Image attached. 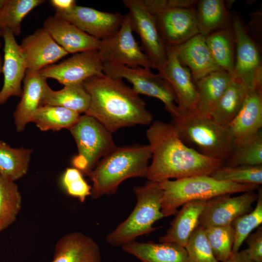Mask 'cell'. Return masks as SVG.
I'll return each instance as SVG.
<instances>
[{
  "label": "cell",
  "mask_w": 262,
  "mask_h": 262,
  "mask_svg": "<svg viewBox=\"0 0 262 262\" xmlns=\"http://www.w3.org/2000/svg\"><path fill=\"white\" fill-rule=\"evenodd\" d=\"M152 152L146 178L161 182L174 179L210 175L223 165L188 147L171 123L156 120L147 131Z\"/></svg>",
  "instance_id": "1"
},
{
  "label": "cell",
  "mask_w": 262,
  "mask_h": 262,
  "mask_svg": "<svg viewBox=\"0 0 262 262\" xmlns=\"http://www.w3.org/2000/svg\"><path fill=\"white\" fill-rule=\"evenodd\" d=\"M82 84L90 97L84 114L96 119L111 132L153 122V115L145 102L122 80L102 73L88 78Z\"/></svg>",
  "instance_id": "2"
},
{
  "label": "cell",
  "mask_w": 262,
  "mask_h": 262,
  "mask_svg": "<svg viewBox=\"0 0 262 262\" xmlns=\"http://www.w3.org/2000/svg\"><path fill=\"white\" fill-rule=\"evenodd\" d=\"M151 158L149 145L116 146L99 161L89 175L92 182L91 198L115 194L127 179L146 178Z\"/></svg>",
  "instance_id": "3"
},
{
  "label": "cell",
  "mask_w": 262,
  "mask_h": 262,
  "mask_svg": "<svg viewBox=\"0 0 262 262\" xmlns=\"http://www.w3.org/2000/svg\"><path fill=\"white\" fill-rule=\"evenodd\" d=\"M159 183L163 190L161 212L164 217L175 215L179 207L191 201L208 200L220 195L260 188L259 185L219 180L210 175L195 176Z\"/></svg>",
  "instance_id": "4"
},
{
  "label": "cell",
  "mask_w": 262,
  "mask_h": 262,
  "mask_svg": "<svg viewBox=\"0 0 262 262\" xmlns=\"http://www.w3.org/2000/svg\"><path fill=\"white\" fill-rule=\"evenodd\" d=\"M171 123L182 141L195 146L201 154L223 164L231 154L235 140L229 127L211 115H181Z\"/></svg>",
  "instance_id": "5"
},
{
  "label": "cell",
  "mask_w": 262,
  "mask_h": 262,
  "mask_svg": "<svg viewBox=\"0 0 262 262\" xmlns=\"http://www.w3.org/2000/svg\"><path fill=\"white\" fill-rule=\"evenodd\" d=\"M133 191L136 198L134 209L106 236L107 243L112 246H122L151 233L156 229L153 224L164 217L161 212L163 190L159 182L147 180L143 185L134 186Z\"/></svg>",
  "instance_id": "6"
},
{
  "label": "cell",
  "mask_w": 262,
  "mask_h": 262,
  "mask_svg": "<svg viewBox=\"0 0 262 262\" xmlns=\"http://www.w3.org/2000/svg\"><path fill=\"white\" fill-rule=\"evenodd\" d=\"M69 130L78 148L72 164L82 174L89 176L99 161L116 147L112 133L86 114L80 115Z\"/></svg>",
  "instance_id": "7"
},
{
  "label": "cell",
  "mask_w": 262,
  "mask_h": 262,
  "mask_svg": "<svg viewBox=\"0 0 262 262\" xmlns=\"http://www.w3.org/2000/svg\"><path fill=\"white\" fill-rule=\"evenodd\" d=\"M143 0L154 16L166 46L179 45L199 33L196 7L172 6L167 0Z\"/></svg>",
  "instance_id": "8"
},
{
  "label": "cell",
  "mask_w": 262,
  "mask_h": 262,
  "mask_svg": "<svg viewBox=\"0 0 262 262\" xmlns=\"http://www.w3.org/2000/svg\"><path fill=\"white\" fill-rule=\"evenodd\" d=\"M103 73L110 77L126 80L138 95L142 94L160 100L172 118L181 115L177 98L170 84L151 69L131 68L119 64L103 63Z\"/></svg>",
  "instance_id": "9"
},
{
  "label": "cell",
  "mask_w": 262,
  "mask_h": 262,
  "mask_svg": "<svg viewBox=\"0 0 262 262\" xmlns=\"http://www.w3.org/2000/svg\"><path fill=\"white\" fill-rule=\"evenodd\" d=\"M235 40L233 77L240 80L249 90L262 87V63L260 49L248 33L241 17L231 16Z\"/></svg>",
  "instance_id": "10"
},
{
  "label": "cell",
  "mask_w": 262,
  "mask_h": 262,
  "mask_svg": "<svg viewBox=\"0 0 262 262\" xmlns=\"http://www.w3.org/2000/svg\"><path fill=\"white\" fill-rule=\"evenodd\" d=\"M129 10L131 26L141 41V48L157 70L165 65L167 57L166 46L159 33L156 19L143 0H123Z\"/></svg>",
  "instance_id": "11"
},
{
  "label": "cell",
  "mask_w": 262,
  "mask_h": 262,
  "mask_svg": "<svg viewBox=\"0 0 262 262\" xmlns=\"http://www.w3.org/2000/svg\"><path fill=\"white\" fill-rule=\"evenodd\" d=\"M103 63L123 65L131 68H153L150 61L135 40L129 15H125L123 22L114 35L100 40L98 49Z\"/></svg>",
  "instance_id": "12"
},
{
  "label": "cell",
  "mask_w": 262,
  "mask_h": 262,
  "mask_svg": "<svg viewBox=\"0 0 262 262\" xmlns=\"http://www.w3.org/2000/svg\"><path fill=\"white\" fill-rule=\"evenodd\" d=\"M103 62L98 50L73 54L57 64L49 66L40 73L47 79L51 78L64 86L82 83L88 78L103 73Z\"/></svg>",
  "instance_id": "13"
},
{
  "label": "cell",
  "mask_w": 262,
  "mask_h": 262,
  "mask_svg": "<svg viewBox=\"0 0 262 262\" xmlns=\"http://www.w3.org/2000/svg\"><path fill=\"white\" fill-rule=\"evenodd\" d=\"M258 194L254 191L231 196L229 194L215 196L206 201L199 218L203 228L231 224L237 217L250 212Z\"/></svg>",
  "instance_id": "14"
},
{
  "label": "cell",
  "mask_w": 262,
  "mask_h": 262,
  "mask_svg": "<svg viewBox=\"0 0 262 262\" xmlns=\"http://www.w3.org/2000/svg\"><path fill=\"white\" fill-rule=\"evenodd\" d=\"M167 60L158 74L171 86L181 115L195 114L197 103L195 82L189 69L179 60L171 47L166 46Z\"/></svg>",
  "instance_id": "15"
},
{
  "label": "cell",
  "mask_w": 262,
  "mask_h": 262,
  "mask_svg": "<svg viewBox=\"0 0 262 262\" xmlns=\"http://www.w3.org/2000/svg\"><path fill=\"white\" fill-rule=\"evenodd\" d=\"M55 15L99 40L115 34L119 29L125 17V15L118 12L101 11L77 5L69 11L56 12Z\"/></svg>",
  "instance_id": "16"
},
{
  "label": "cell",
  "mask_w": 262,
  "mask_h": 262,
  "mask_svg": "<svg viewBox=\"0 0 262 262\" xmlns=\"http://www.w3.org/2000/svg\"><path fill=\"white\" fill-rule=\"evenodd\" d=\"M2 33L4 44L2 73L4 81L0 91V105L6 103L11 97H21V83L27 70L24 57L15 35L8 29L3 30Z\"/></svg>",
  "instance_id": "17"
},
{
  "label": "cell",
  "mask_w": 262,
  "mask_h": 262,
  "mask_svg": "<svg viewBox=\"0 0 262 262\" xmlns=\"http://www.w3.org/2000/svg\"><path fill=\"white\" fill-rule=\"evenodd\" d=\"M27 70L40 71L68 53L42 28L25 37L19 45Z\"/></svg>",
  "instance_id": "18"
},
{
  "label": "cell",
  "mask_w": 262,
  "mask_h": 262,
  "mask_svg": "<svg viewBox=\"0 0 262 262\" xmlns=\"http://www.w3.org/2000/svg\"><path fill=\"white\" fill-rule=\"evenodd\" d=\"M43 28L68 54L98 49L100 40L56 15L45 19Z\"/></svg>",
  "instance_id": "19"
},
{
  "label": "cell",
  "mask_w": 262,
  "mask_h": 262,
  "mask_svg": "<svg viewBox=\"0 0 262 262\" xmlns=\"http://www.w3.org/2000/svg\"><path fill=\"white\" fill-rule=\"evenodd\" d=\"M171 47L180 62L189 69L195 81L221 69L211 53L205 37L199 33Z\"/></svg>",
  "instance_id": "20"
},
{
  "label": "cell",
  "mask_w": 262,
  "mask_h": 262,
  "mask_svg": "<svg viewBox=\"0 0 262 262\" xmlns=\"http://www.w3.org/2000/svg\"><path fill=\"white\" fill-rule=\"evenodd\" d=\"M21 99L13 114L16 131H24L27 124L33 121L34 115L41 106L42 100L49 85L47 79L39 71L27 70L23 79Z\"/></svg>",
  "instance_id": "21"
},
{
  "label": "cell",
  "mask_w": 262,
  "mask_h": 262,
  "mask_svg": "<svg viewBox=\"0 0 262 262\" xmlns=\"http://www.w3.org/2000/svg\"><path fill=\"white\" fill-rule=\"evenodd\" d=\"M51 262H102L98 244L80 232L62 236L56 243Z\"/></svg>",
  "instance_id": "22"
},
{
  "label": "cell",
  "mask_w": 262,
  "mask_h": 262,
  "mask_svg": "<svg viewBox=\"0 0 262 262\" xmlns=\"http://www.w3.org/2000/svg\"><path fill=\"white\" fill-rule=\"evenodd\" d=\"M235 142L248 138L262 127V87L249 90L239 112L228 125Z\"/></svg>",
  "instance_id": "23"
},
{
  "label": "cell",
  "mask_w": 262,
  "mask_h": 262,
  "mask_svg": "<svg viewBox=\"0 0 262 262\" xmlns=\"http://www.w3.org/2000/svg\"><path fill=\"white\" fill-rule=\"evenodd\" d=\"M206 201L193 200L183 204L175 214L165 234L159 239V243H176L185 247L192 234L199 225V218Z\"/></svg>",
  "instance_id": "24"
},
{
  "label": "cell",
  "mask_w": 262,
  "mask_h": 262,
  "mask_svg": "<svg viewBox=\"0 0 262 262\" xmlns=\"http://www.w3.org/2000/svg\"><path fill=\"white\" fill-rule=\"evenodd\" d=\"M121 247L125 253L142 262H187L185 248L176 243L134 240Z\"/></svg>",
  "instance_id": "25"
},
{
  "label": "cell",
  "mask_w": 262,
  "mask_h": 262,
  "mask_svg": "<svg viewBox=\"0 0 262 262\" xmlns=\"http://www.w3.org/2000/svg\"><path fill=\"white\" fill-rule=\"evenodd\" d=\"M232 78L222 70L214 71L195 82L197 103L195 114L209 116Z\"/></svg>",
  "instance_id": "26"
},
{
  "label": "cell",
  "mask_w": 262,
  "mask_h": 262,
  "mask_svg": "<svg viewBox=\"0 0 262 262\" xmlns=\"http://www.w3.org/2000/svg\"><path fill=\"white\" fill-rule=\"evenodd\" d=\"M205 40L218 66L233 76L235 40L231 25L211 33L205 36Z\"/></svg>",
  "instance_id": "27"
},
{
  "label": "cell",
  "mask_w": 262,
  "mask_h": 262,
  "mask_svg": "<svg viewBox=\"0 0 262 262\" xmlns=\"http://www.w3.org/2000/svg\"><path fill=\"white\" fill-rule=\"evenodd\" d=\"M196 14L199 33L205 37L214 31L231 25V16L223 0L198 1Z\"/></svg>",
  "instance_id": "28"
},
{
  "label": "cell",
  "mask_w": 262,
  "mask_h": 262,
  "mask_svg": "<svg viewBox=\"0 0 262 262\" xmlns=\"http://www.w3.org/2000/svg\"><path fill=\"white\" fill-rule=\"evenodd\" d=\"M90 102V97L82 83L64 86L60 90H53L48 85L42 100L44 105L62 107L80 115L85 114Z\"/></svg>",
  "instance_id": "29"
},
{
  "label": "cell",
  "mask_w": 262,
  "mask_h": 262,
  "mask_svg": "<svg viewBox=\"0 0 262 262\" xmlns=\"http://www.w3.org/2000/svg\"><path fill=\"white\" fill-rule=\"evenodd\" d=\"M249 90L240 80L232 76L211 116L228 126L240 110Z\"/></svg>",
  "instance_id": "30"
},
{
  "label": "cell",
  "mask_w": 262,
  "mask_h": 262,
  "mask_svg": "<svg viewBox=\"0 0 262 262\" xmlns=\"http://www.w3.org/2000/svg\"><path fill=\"white\" fill-rule=\"evenodd\" d=\"M33 149L13 148L0 139V176L16 181L28 172Z\"/></svg>",
  "instance_id": "31"
},
{
  "label": "cell",
  "mask_w": 262,
  "mask_h": 262,
  "mask_svg": "<svg viewBox=\"0 0 262 262\" xmlns=\"http://www.w3.org/2000/svg\"><path fill=\"white\" fill-rule=\"evenodd\" d=\"M80 115L57 106L44 105L35 112L33 121L41 131L69 129L78 120Z\"/></svg>",
  "instance_id": "32"
},
{
  "label": "cell",
  "mask_w": 262,
  "mask_h": 262,
  "mask_svg": "<svg viewBox=\"0 0 262 262\" xmlns=\"http://www.w3.org/2000/svg\"><path fill=\"white\" fill-rule=\"evenodd\" d=\"M21 206L22 197L16 184L0 176V232L16 221Z\"/></svg>",
  "instance_id": "33"
},
{
  "label": "cell",
  "mask_w": 262,
  "mask_h": 262,
  "mask_svg": "<svg viewBox=\"0 0 262 262\" xmlns=\"http://www.w3.org/2000/svg\"><path fill=\"white\" fill-rule=\"evenodd\" d=\"M262 165V131L244 140L235 142L232 152L223 165Z\"/></svg>",
  "instance_id": "34"
},
{
  "label": "cell",
  "mask_w": 262,
  "mask_h": 262,
  "mask_svg": "<svg viewBox=\"0 0 262 262\" xmlns=\"http://www.w3.org/2000/svg\"><path fill=\"white\" fill-rule=\"evenodd\" d=\"M44 0H6L0 12V30L8 29L15 35L21 31L23 18Z\"/></svg>",
  "instance_id": "35"
},
{
  "label": "cell",
  "mask_w": 262,
  "mask_h": 262,
  "mask_svg": "<svg viewBox=\"0 0 262 262\" xmlns=\"http://www.w3.org/2000/svg\"><path fill=\"white\" fill-rule=\"evenodd\" d=\"M256 206L251 212L235 219L231 225L234 230L233 253L239 251L243 242L251 231L262 223V190L259 189Z\"/></svg>",
  "instance_id": "36"
},
{
  "label": "cell",
  "mask_w": 262,
  "mask_h": 262,
  "mask_svg": "<svg viewBox=\"0 0 262 262\" xmlns=\"http://www.w3.org/2000/svg\"><path fill=\"white\" fill-rule=\"evenodd\" d=\"M209 244L219 262L226 260L232 254L234 230L231 224L204 228Z\"/></svg>",
  "instance_id": "37"
},
{
  "label": "cell",
  "mask_w": 262,
  "mask_h": 262,
  "mask_svg": "<svg viewBox=\"0 0 262 262\" xmlns=\"http://www.w3.org/2000/svg\"><path fill=\"white\" fill-rule=\"evenodd\" d=\"M211 176L219 180L238 184L260 185L262 183V165H239L234 167L223 165Z\"/></svg>",
  "instance_id": "38"
},
{
  "label": "cell",
  "mask_w": 262,
  "mask_h": 262,
  "mask_svg": "<svg viewBox=\"0 0 262 262\" xmlns=\"http://www.w3.org/2000/svg\"><path fill=\"white\" fill-rule=\"evenodd\" d=\"M187 262H219L209 244L204 228L198 226L185 246Z\"/></svg>",
  "instance_id": "39"
},
{
  "label": "cell",
  "mask_w": 262,
  "mask_h": 262,
  "mask_svg": "<svg viewBox=\"0 0 262 262\" xmlns=\"http://www.w3.org/2000/svg\"><path fill=\"white\" fill-rule=\"evenodd\" d=\"M61 183L68 195L77 198L82 203L90 196L91 186L83 179L82 173L74 167L66 169Z\"/></svg>",
  "instance_id": "40"
},
{
  "label": "cell",
  "mask_w": 262,
  "mask_h": 262,
  "mask_svg": "<svg viewBox=\"0 0 262 262\" xmlns=\"http://www.w3.org/2000/svg\"><path fill=\"white\" fill-rule=\"evenodd\" d=\"M247 247L245 250L248 258L255 262H262V227L246 239Z\"/></svg>",
  "instance_id": "41"
},
{
  "label": "cell",
  "mask_w": 262,
  "mask_h": 262,
  "mask_svg": "<svg viewBox=\"0 0 262 262\" xmlns=\"http://www.w3.org/2000/svg\"><path fill=\"white\" fill-rule=\"evenodd\" d=\"M49 1L56 12H66L77 5L74 0H51Z\"/></svg>",
  "instance_id": "42"
},
{
  "label": "cell",
  "mask_w": 262,
  "mask_h": 262,
  "mask_svg": "<svg viewBox=\"0 0 262 262\" xmlns=\"http://www.w3.org/2000/svg\"><path fill=\"white\" fill-rule=\"evenodd\" d=\"M222 262H255L250 260L245 250L233 253L225 261Z\"/></svg>",
  "instance_id": "43"
},
{
  "label": "cell",
  "mask_w": 262,
  "mask_h": 262,
  "mask_svg": "<svg viewBox=\"0 0 262 262\" xmlns=\"http://www.w3.org/2000/svg\"><path fill=\"white\" fill-rule=\"evenodd\" d=\"M2 64H3V59L1 54H0V74L2 73Z\"/></svg>",
  "instance_id": "44"
},
{
  "label": "cell",
  "mask_w": 262,
  "mask_h": 262,
  "mask_svg": "<svg viewBox=\"0 0 262 262\" xmlns=\"http://www.w3.org/2000/svg\"><path fill=\"white\" fill-rule=\"evenodd\" d=\"M6 0H0V12L4 5Z\"/></svg>",
  "instance_id": "45"
},
{
  "label": "cell",
  "mask_w": 262,
  "mask_h": 262,
  "mask_svg": "<svg viewBox=\"0 0 262 262\" xmlns=\"http://www.w3.org/2000/svg\"><path fill=\"white\" fill-rule=\"evenodd\" d=\"M2 34H3V33H2V31L0 30V37L1 36L2 37ZM1 45H1V42H0V47H1Z\"/></svg>",
  "instance_id": "46"
}]
</instances>
